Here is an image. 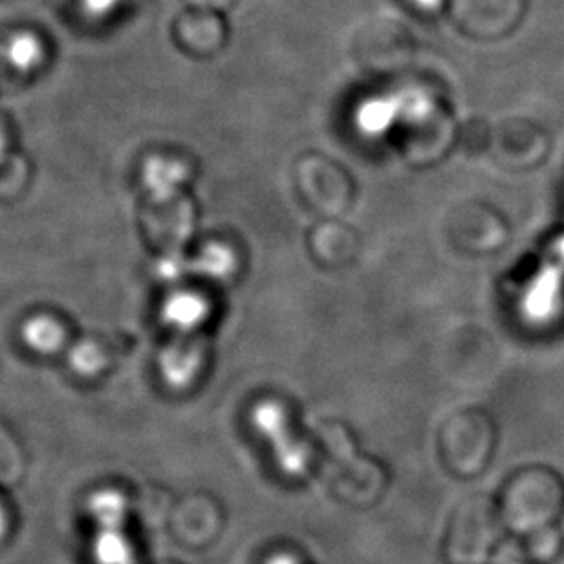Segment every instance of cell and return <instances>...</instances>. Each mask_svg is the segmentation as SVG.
<instances>
[{
	"instance_id": "5b68a950",
	"label": "cell",
	"mask_w": 564,
	"mask_h": 564,
	"mask_svg": "<svg viewBox=\"0 0 564 564\" xmlns=\"http://www.w3.org/2000/svg\"><path fill=\"white\" fill-rule=\"evenodd\" d=\"M90 513L99 527H123L127 502L118 491H98L90 499Z\"/></svg>"
},
{
	"instance_id": "277c9868",
	"label": "cell",
	"mask_w": 564,
	"mask_h": 564,
	"mask_svg": "<svg viewBox=\"0 0 564 564\" xmlns=\"http://www.w3.org/2000/svg\"><path fill=\"white\" fill-rule=\"evenodd\" d=\"M93 555L96 564H137L134 549L123 527H99L94 535Z\"/></svg>"
},
{
	"instance_id": "9c48e42d",
	"label": "cell",
	"mask_w": 564,
	"mask_h": 564,
	"mask_svg": "<svg viewBox=\"0 0 564 564\" xmlns=\"http://www.w3.org/2000/svg\"><path fill=\"white\" fill-rule=\"evenodd\" d=\"M398 101H389V99H378V101H370L365 105L361 112H359V120L361 126L367 129H381L392 120V115L397 112Z\"/></svg>"
},
{
	"instance_id": "8992f818",
	"label": "cell",
	"mask_w": 564,
	"mask_h": 564,
	"mask_svg": "<svg viewBox=\"0 0 564 564\" xmlns=\"http://www.w3.org/2000/svg\"><path fill=\"white\" fill-rule=\"evenodd\" d=\"M522 539L528 557L533 563H552L563 550V533L557 527L544 528Z\"/></svg>"
},
{
	"instance_id": "52a82bcc",
	"label": "cell",
	"mask_w": 564,
	"mask_h": 564,
	"mask_svg": "<svg viewBox=\"0 0 564 564\" xmlns=\"http://www.w3.org/2000/svg\"><path fill=\"white\" fill-rule=\"evenodd\" d=\"M24 339L37 352H54L63 343V330L48 317H35L24 328Z\"/></svg>"
},
{
	"instance_id": "6da1fadb",
	"label": "cell",
	"mask_w": 564,
	"mask_h": 564,
	"mask_svg": "<svg viewBox=\"0 0 564 564\" xmlns=\"http://www.w3.org/2000/svg\"><path fill=\"white\" fill-rule=\"evenodd\" d=\"M499 513L506 530L521 538L557 527L564 513L563 477L538 464L519 467L500 491Z\"/></svg>"
},
{
	"instance_id": "8fae6325",
	"label": "cell",
	"mask_w": 564,
	"mask_h": 564,
	"mask_svg": "<svg viewBox=\"0 0 564 564\" xmlns=\"http://www.w3.org/2000/svg\"><path fill=\"white\" fill-rule=\"evenodd\" d=\"M267 564H299L297 561L290 557V555H275Z\"/></svg>"
},
{
	"instance_id": "7a4b0ae2",
	"label": "cell",
	"mask_w": 564,
	"mask_h": 564,
	"mask_svg": "<svg viewBox=\"0 0 564 564\" xmlns=\"http://www.w3.org/2000/svg\"><path fill=\"white\" fill-rule=\"evenodd\" d=\"M549 137L532 121H506L494 138L495 160L510 171L539 167L549 156Z\"/></svg>"
},
{
	"instance_id": "30bf717a",
	"label": "cell",
	"mask_w": 564,
	"mask_h": 564,
	"mask_svg": "<svg viewBox=\"0 0 564 564\" xmlns=\"http://www.w3.org/2000/svg\"><path fill=\"white\" fill-rule=\"evenodd\" d=\"M118 4L120 0H83V8L88 11V15L93 17L109 15Z\"/></svg>"
},
{
	"instance_id": "3957f363",
	"label": "cell",
	"mask_w": 564,
	"mask_h": 564,
	"mask_svg": "<svg viewBox=\"0 0 564 564\" xmlns=\"http://www.w3.org/2000/svg\"><path fill=\"white\" fill-rule=\"evenodd\" d=\"M451 455L462 471L475 473L486 467L495 447V425L488 414H458L449 429Z\"/></svg>"
},
{
	"instance_id": "7c38bea8",
	"label": "cell",
	"mask_w": 564,
	"mask_h": 564,
	"mask_svg": "<svg viewBox=\"0 0 564 564\" xmlns=\"http://www.w3.org/2000/svg\"><path fill=\"white\" fill-rule=\"evenodd\" d=\"M420 8H425V10H433L438 6L440 0H414Z\"/></svg>"
},
{
	"instance_id": "4fadbf2b",
	"label": "cell",
	"mask_w": 564,
	"mask_h": 564,
	"mask_svg": "<svg viewBox=\"0 0 564 564\" xmlns=\"http://www.w3.org/2000/svg\"><path fill=\"white\" fill-rule=\"evenodd\" d=\"M6 149V138L4 132H2V127H0V158H2V154H4Z\"/></svg>"
},
{
	"instance_id": "ba28073f",
	"label": "cell",
	"mask_w": 564,
	"mask_h": 564,
	"mask_svg": "<svg viewBox=\"0 0 564 564\" xmlns=\"http://www.w3.org/2000/svg\"><path fill=\"white\" fill-rule=\"evenodd\" d=\"M6 55H8L11 65L19 68V70L28 72L32 70L33 66L39 65V61L43 57V46L32 33H17L11 37Z\"/></svg>"
}]
</instances>
